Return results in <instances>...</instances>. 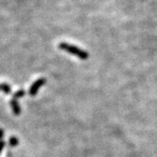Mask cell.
<instances>
[{
  "mask_svg": "<svg viewBox=\"0 0 157 157\" xmlns=\"http://www.w3.org/2000/svg\"><path fill=\"white\" fill-rule=\"evenodd\" d=\"M24 95L25 91H23V90H19V91H17L16 92H15V94L13 95V99H19V98L24 96Z\"/></svg>",
  "mask_w": 157,
  "mask_h": 157,
  "instance_id": "obj_6",
  "label": "cell"
},
{
  "mask_svg": "<svg viewBox=\"0 0 157 157\" xmlns=\"http://www.w3.org/2000/svg\"><path fill=\"white\" fill-rule=\"evenodd\" d=\"M19 139L16 138L15 136H11L9 140V145L10 147H15L19 144Z\"/></svg>",
  "mask_w": 157,
  "mask_h": 157,
  "instance_id": "obj_5",
  "label": "cell"
},
{
  "mask_svg": "<svg viewBox=\"0 0 157 157\" xmlns=\"http://www.w3.org/2000/svg\"><path fill=\"white\" fill-rule=\"evenodd\" d=\"M46 83V78H40L35 81L33 84L31 85L29 90V94L31 96H35L38 93L39 89Z\"/></svg>",
  "mask_w": 157,
  "mask_h": 157,
  "instance_id": "obj_2",
  "label": "cell"
},
{
  "mask_svg": "<svg viewBox=\"0 0 157 157\" xmlns=\"http://www.w3.org/2000/svg\"><path fill=\"white\" fill-rule=\"evenodd\" d=\"M59 49L63 50V51L68 52V53L73 55V56H77L80 59L85 60L89 58V54L87 52H85L84 50L78 48L76 46L66 44V43H61L59 45Z\"/></svg>",
  "mask_w": 157,
  "mask_h": 157,
  "instance_id": "obj_1",
  "label": "cell"
},
{
  "mask_svg": "<svg viewBox=\"0 0 157 157\" xmlns=\"http://www.w3.org/2000/svg\"><path fill=\"white\" fill-rule=\"evenodd\" d=\"M5 146V142L3 140H0V153L2 152V149Z\"/></svg>",
  "mask_w": 157,
  "mask_h": 157,
  "instance_id": "obj_7",
  "label": "cell"
},
{
  "mask_svg": "<svg viewBox=\"0 0 157 157\" xmlns=\"http://www.w3.org/2000/svg\"><path fill=\"white\" fill-rule=\"evenodd\" d=\"M2 136H3V130L0 128V140L2 139Z\"/></svg>",
  "mask_w": 157,
  "mask_h": 157,
  "instance_id": "obj_8",
  "label": "cell"
},
{
  "mask_svg": "<svg viewBox=\"0 0 157 157\" xmlns=\"http://www.w3.org/2000/svg\"><path fill=\"white\" fill-rule=\"evenodd\" d=\"M0 90L3 91V92L6 94V95L10 94V91H11V88H10V85L7 84V83H1L0 84Z\"/></svg>",
  "mask_w": 157,
  "mask_h": 157,
  "instance_id": "obj_4",
  "label": "cell"
},
{
  "mask_svg": "<svg viewBox=\"0 0 157 157\" xmlns=\"http://www.w3.org/2000/svg\"><path fill=\"white\" fill-rule=\"evenodd\" d=\"M10 107L12 108L13 112H14V114H15V116H19V115H20L21 108L19 103L17 101V99H12L10 100Z\"/></svg>",
  "mask_w": 157,
  "mask_h": 157,
  "instance_id": "obj_3",
  "label": "cell"
}]
</instances>
